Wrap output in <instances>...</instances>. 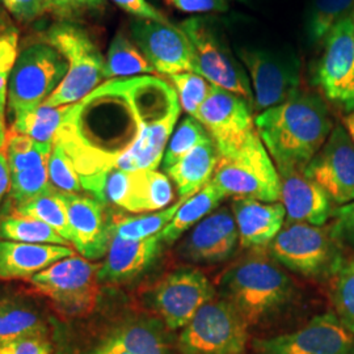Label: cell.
Masks as SVG:
<instances>
[{"mask_svg":"<svg viewBox=\"0 0 354 354\" xmlns=\"http://www.w3.org/2000/svg\"><path fill=\"white\" fill-rule=\"evenodd\" d=\"M257 354H354V335L333 313L313 317L290 333L254 342Z\"/></svg>","mask_w":354,"mask_h":354,"instance_id":"obj_16","label":"cell"},{"mask_svg":"<svg viewBox=\"0 0 354 354\" xmlns=\"http://www.w3.org/2000/svg\"><path fill=\"white\" fill-rule=\"evenodd\" d=\"M68 64L45 38L19 50L8 80L7 105L15 117L46 102L64 82Z\"/></svg>","mask_w":354,"mask_h":354,"instance_id":"obj_5","label":"cell"},{"mask_svg":"<svg viewBox=\"0 0 354 354\" xmlns=\"http://www.w3.org/2000/svg\"><path fill=\"white\" fill-rule=\"evenodd\" d=\"M11 189V169L6 151L0 150V203Z\"/></svg>","mask_w":354,"mask_h":354,"instance_id":"obj_47","label":"cell"},{"mask_svg":"<svg viewBox=\"0 0 354 354\" xmlns=\"http://www.w3.org/2000/svg\"><path fill=\"white\" fill-rule=\"evenodd\" d=\"M53 145L41 143L11 130L8 140H6V155L11 174L48 165L53 151Z\"/></svg>","mask_w":354,"mask_h":354,"instance_id":"obj_35","label":"cell"},{"mask_svg":"<svg viewBox=\"0 0 354 354\" xmlns=\"http://www.w3.org/2000/svg\"><path fill=\"white\" fill-rule=\"evenodd\" d=\"M212 181L223 194L251 198L261 203L281 200L282 183L279 169L270 158L257 130L241 150L219 156Z\"/></svg>","mask_w":354,"mask_h":354,"instance_id":"obj_6","label":"cell"},{"mask_svg":"<svg viewBox=\"0 0 354 354\" xmlns=\"http://www.w3.org/2000/svg\"><path fill=\"white\" fill-rule=\"evenodd\" d=\"M232 214L239 232V241L245 248L270 244L283 227L286 212L281 203H261L251 198H236Z\"/></svg>","mask_w":354,"mask_h":354,"instance_id":"obj_24","label":"cell"},{"mask_svg":"<svg viewBox=\"0 0 354 354\" xmlns=\"http://www.w3.org/2000/svg\"><path fill=\"white\" fill-rule=\"evenodd\" d=\"M3 13V7H1V4H0V15Z\"/></svg>","mask_w":354,"mask_h":354,"instance_id":"obj_51","label":"cell"},{"mask_svg":"<svg viewBox=\"0 0 354 354\" xmlns=\"http://www.w3.org/2000/svg\"><path fill=\"white\" fill-rule=\"evenodd\" d=\"M239 241L234 214L219 209L192 228L181 243V257L193 263H219L228 259Z\"/></svg>","mask_w":354,"mask_h":354,"instance_id":"obj_20","label":"cell"},{"mask_svg":"<svg viewBox=\"0 0 354 354\" xmlns=\"http://www.w3.org/2000/svg\"><path fill=\"white\" fill-rule=\"evenodd\" d=\"M168 82L176 91L181 109L190 117L197 118L198 111L210 95L213 84L193 71L168 76Z\"/></svg>","mask_w":354,"mask_h":354,"instance_id":"obj_38","label":"cell"},{"mask_svg":"<svg viewBox=\"0 0 354 354\" xmlns=\"http://www.w3.org/2000/svg\"><path fill=\"white\" fill-rule=\"evenodd\" d=\"M0 239L32 244H70V241L64 239L54 228L42 221L15 213L0 219Z\"/></svg>","mask_w":354,"mask_h":354,"instance_id":"obj_32","label":"cell"},{"mask_svg":"<svg viewBox=\"0 0 354 354\" xmlns=\"http://www.w3.org/2000/svg\"><path fill=\"white\" fill-rule=\"evenodd\" d=\"M6 127H4V118L3 115H0V150L1 147L6 145Z\"/></svg>","mask_w":354,"mask_h":354,"instance_id":"obj_50","label":"cell"},{"mask_svg":"<svg viewBox=\"0 0 354 354\" xmlns=\"http://www.w3.org/2000/svg\"><path fill=\"white\" fill-rule=\"evenodd\" d=\"M223 198H226L223 192L213 181H210L198 193L187 200H183L172 221L159 234L162 241L167 244L175 243L189 228L194 227L203 218L212 214V212L219 206Z\"/></svg>","mask_w":354,"mask_h":354,"instance_id":"obj_26","label":"cell"},{"mask_svg":"<svg viewBox=\"0 0 354 354\" xmlns=\"http://www.w3.org/2000/svg\"><path fill=\"white\" fill-rule=\"evenodd\" d=\"M73 254H75L74 250L68 245L0 239V279H30L54 263Z\"/></svg>","mask_w":354,"mask_h":354,"instance_id":"obj_23","label":"cell"},{"mask_svg":"<svg viewBox=\"0 0 354 354\" xmlns=\"http://www.w3.org/2000/svg\"><path fill=\"white\" fill-rule=\"evenodd\" d=\"M354 11V0H313L304 16V36L313 46L322 45L329 32Z\"/></svg>","mask_w":354,"mask_h":354,"instance_id":"obj_29","label":"cell"},{"mask_svg":"<svg viewBox=\"0 0 354 354\" xmlns=\"http://www.w3.org/2000/svg\"><path fill=\"white\" fill-rule=\"evenodd\" d=\"M344 122H345V129L348 130V133H349V136H351V138H352L354 143V112L349 114L348 117H345Z\"/></svg>","mask_w":354,"mask_h":354,"instance_id":"obj_49","label":"cell"},{"mask_svg":"<svg viewBox=\"0 0 354 354\" xmlns=\"http://www.w3.org/2000/svg\"><path fill=\"white\" fill-rule=\"evenodd\" d=\"M49 12L61 19V21H73L71 19L82 13L102 8L105 0H46Z\"/></svg>","mask_w":354,"mask_h":354,"instance_id":"obj_41","label":"cell"},{"mask_svg":"<svg viewBox=\"0 0 354 354\" xmlns=\"http://www.w3.org/2000/svg\"><path fill=\"white\" fill-rule=\"evenodd\" d=\"M248 340V322L225 299L210 301L197 311L180 335L183 354H241Z\"/></svg>","mask_w":354,"mask_h":354,"instance_id":"obj_12","label":"cell"},{"mask_svg":"<svg viewBox=\"0 0 354 354\" xmlns=\"http://www.w3.org/2000/svg\"><path fill=\"white\" fill-rule=\"evenodd\" d=\"M178 26L189 39L193 73L203 76L216 87L241 96L253 106L250 76L213 19L194 16Z\"/></svg>","mask_w":354,"mask_h":354,"instance_id":"obj_7","label":"cell"},{"mask_svg":"<svg viewBox=\"0 0 354 354\" xmlns=\"http://www.w3.org/2000/svg\"><path fill=\"white\" fill-rule=\"evenodd\" d=\"M235 54L250 76L256 113L288 102L302 89V67L294 51L239 46Z\"/></svg>","mask_w":354,"mask_h":354,"instance_id":"obj_9","label":"cell"},{"mask_svg":"<svg viewBox=\"0 0 354 354\" xmlns=\"http://www.w3.org/2000/svg\"><path fill=\"white\" fill-rule=\"evenodd\" d=\"M281 200L288 223L323 226L332 215L328 194L304 172L281 176Z\"/></svg>","mask_w":354,"mask_h":354,"instance_id":"obj_21","label":"cell"},{"mask_svg":"<svg viewBox=\"0 0 354 354\" xmlns=\"http://www.w3.org/2000/svg\"><path fill=\"white\" fill-rule=\"evenodd\" d=\"M73 105L48 106L42 104L33 111L15 117L12 131L41 143L53 145Z\"/></svg>","mask_w":354,"mask_h":354,"instance_id":"obj_30","label":"cell"},{"mask_svg":"<svg viewBox=\"0 0 354 354\" xmlns=\"http://www.w3.org/2000/svg\"><path fill=\"white\" fill-rule=\"evenodd\" d=\"M134 354H168V344L156 323L134 322L115 329L109 337Z\"/></svg>","mask_w":354,"mask_h":354,"instance_id":"obj_33","label":"cell"},{"mask_svg":"<svg viewBox=\"0 0 354 354\" xmlns=\"http://www.w3.org/2000/svg\"><path fill=\"white\" fill-rule=\"evenodd\" d=\"M222 299L250 323L277 311L291 298L292 281L281 266L252 257L227 269L219 282Z\"/></svg>","mask_w":354,"mask_h":354,"instance_id":"obj_3","label":"cell"},{"mask_svg":"<svg viewBox=\"0 0 354 354\" xmlns=\"http://www.w3.org/2000/svg\"><path fill=\"white\" fill-rule=\"evenodd\" d=\"M197 120L214 142L219 156L241 150L256 131L252 105L214 84L198 111Z\"/></svg>","mask_w":354,"mask_h":354,"instance_id":"obj_14","label":"cell"},{"mask_svg":"<svg viewBox=\"0 0 354 354\" xmlns=\"http://www.w3.org/2000/svg\"><path fill=\"white\" fill-rule=\"evenodd\" d=\"M59 193L68 216L76 251L87 260H97L105 256L113 238L112 219L105 214V205L95 197L77 193Z\"/></svg>","mask_w":354,"mask_h":354,"instance_id":"obj_19","label":"cell"},{"mask_svg":"<svg viewBox=\"0 0 354 354\" xmlns=\"http://www.w3.org/2000/svg\"><path fill=\"white\" fill-rule=\"evenodd\" d=\"M92 354H134L129 352L121 344L114 342L112 339H108L106 342L100 345Z\"/></svg>","mask_w":354,"mask_h":354,"instance_id":"obj_48","label":"cell"},{"mask_svg":"<svg viewBox=\"0 0 354 354\" xmlns=\"http://www.w3.org/2000/svg\"><path fill=\"white\" fill-rule=\"evenodd\" d=\"M218 162L219 152L210 138L196 146L165 172L176 185L181 200H187L212 181Z\"/></svg>","mask_w":354,"mask_h":354,"instance_id":"obj_25","label":"cell"},{"mask_svg":"<svg viewBox=\"0 0 354 354\" xmlns=\"http://www.w3.org/2000/svg\"><path fill=\"white\" fill-rule=\"evenodd\" d=\"M339 241L330 228L286 223L270 243V252L282 266L307 277L335 274L342 266Z\"/></svg>","mask_w":354,"mask_h":354,"instance_id":"obj_11","label":"cell"},{"mask_svg":"<svg viewBox=\"0 0 354 354\" xmlns=\"http://www.w3.org/2000/svg\"><path fill=\"white\" fill-rule=\"evenodd\" d=\"M254 127L283 176L304 172L333 125L323 97L301 89L288 102L257 114Z\"/></svg>","mask_w":354,"mask_h":354,"instance_id":"obj_2","label":"cell"},{"mask_svg":"<svg viewBox=\"0 0 354 354\" xmlns=\"http://www.w3.org/2000/svg\"><path fill=\"white\" fill-rule=\"evenodd\" d=\"M332 215L335 221L330 226V232L339 243H346L354 248V201L342 205Z\"/></svg>","mask_w":354,"mask_h":354,"instance_id":"obj_43","label":"cell"},{"mask_svg":"<svg viewBox=\"0 0 354 354\" xmlns=\"http://www.w3.org/2000/svg\"><path fill=\"white\" fill-rule=\"evenodd\" d=\"M183 200L174 203L163 210L153 212L150 214L113 215L112 216V232L127 241H142L160 234L165 226L176 214Z\"/></svg>","mask_w":354,"mask_h":354,"instance_id":"obj_31","label":"cell"},{"mask_svg":"<svg viewBox=\"0 0 354 354\" xmlns=\"http://www.w3.org/2000/svg\"><path fill=\"white\" fill-rule=\"evenodd\" d=\"M130 35L155 73L171 76L193 71L189 39L180 26L134 19Z\"/></svg>","mask_w":354,"mask_h":354,"instance_id":"obj_18","label":"cell"},{"mask_svg":"<svg viewBox=\"0 0 354 354\" xmlns=\"http://www.w3.org/2000/svg\"><path fill=\"white\" fill-rule=\"evenodd\" d=\"M0 4L20 23H32L49 12L46 0H0Z\"/></svg>","mask_w":354,"mask_h":354,"instance_id":"obj_42","label":"cell"},{"mask_svg":"<svg viewBox=\"0 0 354 354\" xmlns=\"http://www.w3.org/2000/svg\"><path fill=\"white\" fill-rule=\"evenodd\" d=\"M332 302L336 317L354 335V257L342 263L332 282Z\"/></svg>","mask_w":354,"mask_h":354,"instance_id":"obj_37","label":"cell"},{"mask_svg":"<svg viewBox=\"0 0 354 354\" xmlns=\"http://www.w3.org/2000/svg\"><path fill=\"white\" fill-rule=\"evenodd\" d=\"M100 268L102 264L73 254L35 274L30 283L64 314L82 317L89 314L97 304Z\"/></svg>","mask_w":354,"mask_h":354,"instance_id":"obj_10","label":"cell"},{"mask_svg":"<svg viewBox=\"0 0 354 354\" xmlns=\"http://www.w3.org/2000/svg\"><path fill=\"white\" fill-rule=\"evenodd\" d=\"M45 332V320L32 304L0 301V344L26 336H42Z\"/></svg>","mask_w":354,"mask_h":354,"instance_id":"obj_28","label":"cell"},{"mask_svg":"<svg viewBox=\"0 0 354 354\" xmlns=\"http://www.w3.org/2000/svg\"><path fill=\"white\" fill-rule=\"evenodd\" d=\"M304 174L323 188L332 203L354 201V143L345 127L332 129Z\"/></svg>","mask_w":354,"mask_h":354,"instance_id":"obj_17","label":"cell"},{"mask_svg":"<svg viewBox=\"0 0 354 354\" xmlns=\"http://www.w3.org/2000/svg\"><path fill=\"white\" fill-rule=\"evenodd\" d=\"M181 111L174 86L162 77L106 80L71 106L55 140L80 180L111 168L156 169Z\"/></svg>","mask_w":354,"mask_h":354,"instance_id":"obj_1","label":"cell"},{"mask_svg":"<svg viewBox=\"0 0 354 354\" xmlns=\"http://www.w3.org/2000/svg\"><path fill=\"white\" fill-rule=\"evenodd\" d=\"M16 32H0V115H4L8 96V80L19 54Z\"/></svg>","mask_w":354,"mask_h":354,"instance_id":"obj_40","label":"cell"},{"mask_svg":"<svg viewBox=\"0 0 354 354\" xmlns=\"http://www.w3.org/2000/svg\"><path fill=\"white\" fill-rule=\"evenodd\" d=\"M48 171L51 187L57 192L77 193L83 189L75 165L57 140H54L53 145Z\"/></svg>","mask_w":354,"mask_h":354,"instance_id":"obj_39","label":"cell"},{"mask_svg":"<svg viewBox=\"0 0 354 354\" xmlns=\"http://www.w3.org/2000/svg\"><path fill=\"white\" fill-rule=\"evenodd\" d=\"M162 243L159 234L142 241H127L113 235L99 272L100 282L122 283L136 279L155 261Z\"/></svg>","mask_w":354,"mask_h":354,"instance_id":"obj_22","label":"cell"},{"mask_svg":"<svg viewBox=\"0 0 354 354\" xmlns=\"http://www.w3.org/2000/svg\"><path fill=\"white\" fill-rule=\"evenodd\" d=\"M323 50L314 68V83L324 97L344 112H354L353 15L335 26L322 44Z\"/></svg>","mask_w":354,"mask_h":354,"instance_id":"obj_13","label":"cell"},{"mask_svg":"<svg viewBox=\"0 0 354 354\" xmlns=\"http://www.w3.org/2000/svg\"><path fill=\"white\" fill-rule=\"evenodd\" d=\"M51 342L42 336H26L0 344V354H51Z\"/></svg>","mask_w":354,"mask_h":354,"instance_id":"obj_44","label":"cell"},{"mask_svg":"<svg viewBox=\"0 0 354 354\" xmlns=\"http://www.w3.org/2000/svg\"><path fill=\"white\" fill-rule=\"evenodd\" d=\"M353 23H354V11H353Z\"/></svg>","mask_w":354,"mask_h":354,"instance_id":"obj_52","label":"cell"},{"mask_svg":"<svg viewBox=\"0 0 354 354\" xmlns=\"http://www.w3.org/2000/svg\"><path fill=\"white\" fill-rule=\"evenodd\" d=\"M181 12L207 13L227 11V0H167Z\"/></svg>","mask_w":354,"mask_h":354,"instance_id":"obj_46","label":"cell"},{"mask_svg":"<svg viewBox=\"0 0 354 354\" xmlns=\"http://www.w3.org/2000/svg\"><path fill=\"white\" fill-rule=\"evenodd\" d=\"M83 189L100 203L131 212H159L174 200L169 177L156 169L125 171L111 168L80 180Z\"/></svg>","mask_w":354,"mask_h":354,"instance_id":"obj_8","label":"cell"},{"mask_svg":"<svg viewBox=\"0 0 354 354\" xmlns=\"http://www.w3.org/2000/svg\"><path fill=\"white\" fill-rule=\"evenodd\" d=\"M112 1L125 12L134 16L136 19L169 23L165 15L159 10H156L147 0H112Z\"/></svg>","mask_w":354,"mask_h":354,"instance_id":"obj_45","label":"cell"},{"mask_svg":"<svg viewBox=\"0 0 354 354\" xmlns=\"http://www.w3.org/2000/svg\"><path fill=\"white\" fill-rule=\"evenodd\" d=\"M155 70L138 46L124 32L114 36L105 57L106 80L153 75Z\"/></svg>","mask_w":354,"mask_h":354,"instance_id":"obj_27","label":"cell"},{"mask_svg":"<svg viewBox=\"0 0 354 354\" xmlns=\"http://www.w3.org/2000/svg\"><path fill=\"white\" fill-rule=\"evenodd\" d=\"M13 209L15 214L42 221L44 223L54 228L66 241L70 243L73 241L67 212L57 190H51L46 194H41Z\"/></svg>","mask_w":354,"mask_h":354,"instance_id":"obj_34","label":"cell"},{"mask_svg":"<svg viewBox=\"0 0 354 354\" xmlns=\"http://www.w3.org/2000/svg\"><path fill=\"white\" fill-rule=\"evenodd\" d=\"M214 288L201 270L183 268L160 279L150 301L169 329L184 328L203 304L214 299Z\"/></svg>","mask_w":354,"mask_h":354,"instance_id":"obj_15","label":"cell"},{"mask_svg":"<svg viewBox=\"0 0 354 354\" xmlns=\"http://www.w3.org/2000/svg\"><path fill=\"white\" fill-rule=\"evenodd\" d=\"M45 39L68 64L61 86L44 102L48 106L73 105L86 99L105 77V58L88 32L73 21H59L45 33Z\"/></svg>","mask_w":354,"mask_h":354,"instance_id":"obj_4","label":"cell"},{"mask_svg":"<svg viewBox=\"0 0 354 354\" xmlns=\"http://www.w3.org/2000/svg\"><path fill=\"white\" fill-rule=\"evenodd\" d=\"M207 140H210V136L207 134L206 129L201 125V122L194 117H185L177 125L168 140L162 162L163 169L165 171L169 167L176 165L181 158H184L196 146Z\"/></svg>","mask_w":354,"mask_h":354,"instance_id":"obj_36","label":"cell"}]
</instances>
